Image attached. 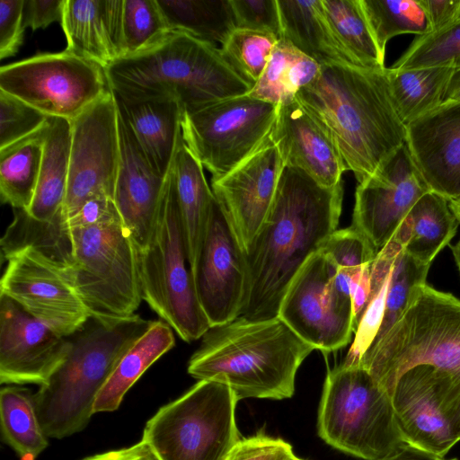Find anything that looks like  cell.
<instances>
[{
  "mask_svg": "<svg viewBox=\"0 0 460 460\" xmlns=\"http://www.w3.org/2000/svg\"><path fill=\"white\" fill-rule=\"evenodd\" d=\"M454 70L448 66L387 68L393 102L405 126L443 102Z\"/></svg>",
  "mask_w": 460,
  "mask_h": 460,
  "instance_id": "836d02e7",
  "label": "cell"
},
{
  "mask_svg": "<svg viewBox=\"0 0 460 460\" xmlns=\"http://www.w3.org/2000/svg\"><path fill=\"white\" fill-rule=\"evenodd\" d=\"M290 460H303V459L298 458L297 456H294Z\"/></svg>",
  "mask_w": 460,
  "mask_h": 460,
  "instance_id": "91938a15",
  "label": "cell"
},
{
  "mask_svg": "<svg viewBox=\"0 0 460 460\" xmlns=\"http://www.w3.org/2000/svg\"><path fill=\"white\" fill-rule=\"evenodd\" d=\"M269 137L284 165L305 172L323 187L341 181L347 170L332 136L296 99L278 105Z\"/></svg>",
  "mask_w": 460,
  "mask_h": 460,
  "instance_id": "7402d4cb",
  "label": "cell"
},
{
  "mask_svg": "<svg viewBox=\"0 0 460 460\" xmlns=\"http://www.w3.org/2000/svg\"><path fill=\"white\" fill-rule=\"evenodd\" d=\"M284 166L278 148L268 137L235 168L212 177L213 194L228 217L243 251L270 212Z\"/></svg>",
  "mask_w": 460,
  "mask_h": 460,
  "instance_id": "ffe728a7",
  "label": "cell"
},
{
  "mask_svg": "<svg viewBox=\"0 0 460 460\" xmlns=\"http://www.w3.org/2000/svg\"><path fill=\"white\" fill-rule=\"evenodd\" d=\"M321 66L291 43L279 39L259 80L247 93L275 105L296 99L320 75Z\"/></svg>",
  "mask_w": 460,
  "mask_h": 460,
  "instance_id": "d6a6232c",
  "label": "cell"
},
{
  "mask_svg": "<svg viewBox=\"0 0 460 460\" xmlns=\"http://www.w3.org/2000/svg\"><path fill=\"white\" fill-rule=\"evenodd\" d=\"M66 0H23L22 22L32 31L62 21Z\"/></svg>",
  "mask_w": 460,
  "mask_h": 460,
  "instance_id": "c3c4849f",
  "label": "cell"
},
{
  "mask_svg": "<svg viewBox=\"0 0 460 460\" xmlns=\"http://www.w3.org/2000/svg\"><path fill=\"white\" fill-rule=\"evenodd\" d=\"M172 31L223 44L236 29L231 0H156Z\"/></svg>",
  "mask_w": 460,
  "mask_h": 460,
  "instance_id": "d590c367",
  "label": "cell"
},
{
  "mask_svg": "<svg viewBox=\"0 0 460 460\" xmlns=\"http://www.w3.org/2000/svg\"><path fill=\"white\" fill-rule=\"evenodd\" d=\"M172 31L156 0H122V58L155 46Z\"/></svg>",
  "mask_w": 460,
  "mask_h": 460,
  "instance_id": "f35d334b",
  "label": "cell"
},
{
  "mask_svg": "<svg viewBox=\"0 0 460 460\" xmlns=\"http://www.w3.org/2000/svg\"><path fill=\"white\" fill-rule=\"evenodd\" d=\"M48 119L37 109L0 90V149L35 133Z\"/></svg>",
  "mask_w": 460,
  "mask_h": 460,
  "instance_id": "ee69618b",
  "label": "cell"
},
{
  "mask_svg": "<svg viewBox=\"0 0 460 460\" xmlns=\"http://www.w3.org/2000/svg\"><path fill=\"white\" fill-rule=\"evenodd\" d=\"M452 253L457 266L458 271L460 273V239L458 242L451 247Z\"/></svg>",
  "mask_w": 460,
  "mask_h": 460,
  "instance_id": "680465c9",
  "label": "cell"
},
{
  "mask_svg": "<svg viewBox=\"0 0 460 460\" xmlns=\"http://www.w3.org/2000/svg\"><path fill=\"white\" fill-rule=\"evenodd\" d=\"M111 90L138 99H172L183 112L247 94L252 88L214 43L172 31L155 46L106 68Z\"/></svg>",
  "mask_w": 460,
  "mask_h": 460,
  "instance_id": "277c9868",
  "label": "cell"
},
{
  "mask_svg": "<svg viewBox=\"0 0 460 460\" xmlns=\"http://www.w3.org/2000/svg\"><path fill=\"white\" fill-rule=\"evenodd\" d=\"M236 28L271 33L281 39L277 0H231Z\"/></svg>",
  "mask_w": 460,
  "mask_h": 460,
  "instance_id": "f6af8a7d",
  "label": "cell"
},
{
  "mask_svg": "<svg viewBox=\"0 0 460 460\" xmlns=\"http://www.w3.org/2000/svg\"><path fill=\"white\" fill-rule=\"evenodd\" d=\"M153 322L137 314L115 323L90 317L67 337V357L33 394L48 438H66L87 426L95 400L119 360Z\"/></svg>",
  "mask_w": 460,
  "mask_h": 460,
  "instance_id": "5b68a950",
  "label": "cell"
},
{
  "mask_svg": "<svg viewBox=\"0 0 460 460\" xmlns=\"http://www.w3.org/2000/svg\"><path fill=\"white\" fill-rule=\"evenodd\" d=\"M83 460H160V458L151 446L141 439L131 447L94 455Z\"/></svg>",
  "mask_w": 460,
  "mask_h": 460,
  "instance_id": "f5cc1de1",
  "label": "cell"
},
{
  "mask_svg": "<svg viewBox=\"0 0 460 460\" xmlns=\"http://www.w3.org/2000/svg\"><path fill=\"white\" fill-rule=\"evenodd\" d=\"M449 208L460 224V196L448 202Z\"/></svg>",
  "mask_w": 460,
  "mask_h": 460,
  "instance_id": "6f0895ef",
  "label": "cell"
},
{
  "mask_svg": "<svg viewBox=\"0 0 460 460\" xmlns=\"http://www.w3.org/2000/svg\"><path fill=\"white\" fill-rule=\"evenodd\" d=\"M279 40L271 33L236 28L222 44L221 50L233 69L253 87Z\"/></svg>",
  "mask_w": 460,
  "mask_h": 460,
  "instance_id": "60d3db41",
  "label": "cell"
},
{
  "mask_svg": "<svg viewBox=\"0 0 460 460\" xmlns=\"http://www.w3.org/2000/svg\"><path fill=\"white\" fill-rule=\"evenodd\" d=\"M328 22L338 40L358 66L383 69L379 49L364 13L361 0H322Z\"/></svg>",
  "mask_w": 460,
  "mask_h": 460,
  "instance_id": "8d00e7d4",
  "label": "cell"
},
{
  "mask_svg": "<svg viewBox=\"0 0 460 460\" xmlns=\"http://www.w3.org/2000/svg\"><path fill=\"white\" fill-rule=\"evenodd\" d=\"M424 7L432 31L460 18V0H420Z\"/></svg>",
  "mask_w": 460,
  "mask_h": 460,
  "instance_id": "816d5d0a",
  "label": "cell"
},
{
  "mask_svg": "<svg viewBox=\"0 0 460 460\" xmlns=\"http://www.w3.org/2000/svg\"><path fill=\"white\" fill-rule=\"evenodd\" d=\"M429 66L460 68V18L417 37L391 67L407 70Z\"/></svg>",
  "mask_w": 460,
  "mask_h": 460,
  "instance_id": "ab89813d",
  "label": "cell"
},
{
  "mask_svg": "<svg viewBox=\"0 0 460 460\" xmlns=\"http://www.w3.org/2000/svg\"><path fill=\"white\" fill-rule=\"evenodd\" d=\"M405 144L429 190L460 196V101L442 102L406 126Z\"/></svg>",
  "mask_w": 460,
  "mask_h": 460,
  "instance_id": "44dd1931",
  "label": "cell"
},
{
  "mask_svg": "<svg viewBox=\"0 0 460 460\" xmlns=\"http://www.w3.org/2000/svg\"><path fill=\"white\" fill-rule=\"evenodd\" d=\"M119 132L120 164L113 199L137 252H140L149 243L165 177L151 166L119 116Z\"/></svg>",
  "mask_w": 460,
  "mask_h": 460,
  "instance_id": "603a6c76",
  "label": "cell"
},
{
  "mask_svg": "<svg viewBox=\"0 0 460 460\" xmlns=\"http://www.w3.org/2000/svg\"><path fill=\"white\" fill-rule=\"evenodd\" d=\"M317 427L331 447L363 460H379L403 443L391 396L359 364L327 373Z\"/></svg>",
  "mask_w": 460,
  "mask_h": 460,
  "instance_id": "ba28073f",
  "label": "cell"
},
{
  "mask_svg": "<svg viewBox=\"0 0 460 460\" xmlns=\"http://www.w3.org/2000/svg\"><path fill=\"white\" fill-rule=\"evenodd\" d=\"M0 294L64 337L91 317L68 274L31 248L7 260Z\"/></svg>",
  "mask_w": 460,
  "mask_h": 460,
  "instance_id": "2e32d148",
  "label": "cell"
},
{
  "mask_svg": "<svg viewBox=\"0 0 460 460\" xmlns=\"http://www.w3.org/2000/svg\"><path fill=\"white\" fill-rule=\"evenodd\" d=\"M71 229V281L90 316L115 323L135 315L142 300L137 252L120 216Z\"/></svg>",
  "mask_w": 460,
  "mask_h": 460,
  "instance_id": "9c48e42d",
  "label": "cell"
},
{
  "mask_svg": "<svg viewBox=\"0 0 460 460\" xmlns=\"http://www.w3.org/2000/svg\"><path fill=\"white\" fill-rule=\"evenodd\" d=\"M277 108L244 94L183 112V141L212 177L224 175L269 137Z\"/></svg>",
  "mask_w": 460,
  "mask_h": 460,
  "instance_id": "8fae6325",
  "label": "cell"
},
{
  "mask_svg": "<svg viewBox=\"0 0 460 460\" xmlns=\"http://www.w3.org/2000/svg\"><path fill=\"white\" fill-rule=\"evenodd\" d=\"M460 101V68L455 69L447 84L444 102Z\"/></svg>",
  "mask_w": 460,
  "mask_h": 460,
  "instance_id": "11a10c76",
  "label": "cell"
},
{
  "mask_svg": "<svg viewBox=\"0 0 460 460\" xmlns=\"http://www.w3.org/2000/svg\"><path fill=\"white\" fill-rule=\"evenodd\" d=\"M358 364L390 396L405 371L431 366L451 381L450 407L460 396V300L426 282L415 286L398 320Z\"/></svg>",
  "mask_w": 460,
  "mask_h": 460,
  "instance_id": "8992f818",
  "label": "cell"
},
{
  "mask_svg": "<svg viewBox=\"0 0 460 460\" xmlns=\"http://www.w3.org/2000/svg\"><path fill=\"white\" fill-rule=\"evenodd\" d=\"M174 344L172 328L163 320L154 321L119 360L95 400L94 413L118 410L132 385Z\"/></svg>",
  "mask_w": 460,
  "mask_h": 460,
  "instance_id": "f546056e",
  "label": "cell"
},
{
  "mask_svg": "<svg viewBox=\"0 0 460 460\" xmlns=\"http://www.w3.org/2000/svg\"><path fill=\"white\" fill-rule=\"evenodd\" d=\"M238 400L220 382L199 380L146 422L142 439L160 460H226L241 439Z\"/></svg>",
  "mask_w": 460,
  "mask_h": 460,
  "instance_id": "30bf717a",
  "label": "cell"
},
{
  "mask_svg": "<svg viewBox=\"0 0 460 460\" xmlns=\"http://www.w3.org/2000/svg\"><path fill=\"white\" fill-rule=\"evenodd\" d=\"M119 215L112 198L99 196L87 200L69 219V224L71 228L90 226Z\"/></svg>",
  "mask_w": 460,
  "mask_h": 460,
  "instance_id": "681fc988",
  "label": "cell"
},
{
  "mask_svg": "<svg viewBox=\"0 0 460 460\" xmlns=\"http://www.w3.org/2000/svg\"><path fill=\"white\" fill-rule=\"evenodd\" d=\"M47 127L48 121L35 133L0 149V198L13 209L28 210L32 202Z\"/></svg>",
  "mask_w": 460,
  "mask_h": 460,
  "instance_id": "1f68e13d",
  "label": "cell"
},
{
  "mask_svg": "<svg viewBox=\"0 0 460 460\" xmlns=\"http://www.w3.org/2000/svg\"><path fill=\"white\" fill-rule=\"evenodd\" d=\"M122 0H66V50L103 69L122 58Z\"/></svg>",
  "mask_w": 460,
  "mask_h": 460,
  "instance_id": "cb8c5ba5",
  "label": "cell"
},
{
  "mask_svg": "<svg viewBox=\"0 0 460 460\" xmlns=\"http://www.w3.org/2000/svg\"><path fill=\"white\" fill-rule=\"evenodd\" d=\"M405 222L408 227L406 253L429 267L455 236L459 225L448 201L431 190L413 205Z\"/></svg>",
  "mask_w": 460,
  "mask_h": 460,
  "instance_id": "4dcf8cb0",
  "label": "cell"
},
{
  "mask_svg": "<svg viewBox=\"0 0 460 460\" xmlns=\"http://www.w3.org/2000/svg\"><path fill=\"white\" fill-rule=\"evenodd\" d=\"M373 36L385 55L387 42L401 34L423 36L432 32L420 0H361Z\"/></svg>",
  "mask_w": 460,
  "mask_h": 460,
  "instance_id": "74e56055",
  "label": "cell"
},
{
  "mask_svg": "<svg viewBox=\"0 0 460 460\" xmlns=\"http://www.w3.org/2000/svg\"><path fill=\"white\" fill-rule=\"evenodd\" d=\"M0 425L4 442L20 460H37L49 445L33 394L28 389L16 386L1 389Z\"/></svg>",
  "mask_w": 460,
  "mask_h": 460,
  "instance_id": "e575fe53",
  "label": "cell"
},
{
  "mask_svg": "<svg viewBox=\"0 0 460 460\" xmlns=\"http://www.w3.org/2000/svg\"><path fill=\"white\" fill-rule=\"evenodd\" d=\"M318 252L337 269L348 270L372 263L377 253L368 239L352 226L331 234Z\"/></svg>",
  "mask_w": 460,
  "mask_h": 460,
  "instance_id": "7bdbcfd3",
  "label": "cell"
},
{
  "mask_svg": "<svg viewBox=\"0 0 460 460\" xmlns=\"http://www.w3.org/2000/svg\"><path fill=\"white\" fill-rule=\"evenodd\" d=\"M292 446L262 432L241 438L226 460H290Z\"/></svg>",
  "mask_w": 460,
  "mask_h": 460,
  "instance_id": "bcb514c9",
  "label": "cell"
},
{
  "mask_svg": "<svg viewBox=\"0 0 460 460\" xmlns=\"http://www.w3.org/2000/svg\"><path fill=\"white\" fill-rule=\"evenodd\" d=\"M404 244L405 243L394 261L386 296L385 315L375 341L383 336L398 320L406 307L412 288L419 284L426 282L430 268L420 264L407 254L404 250Z\"/></svg>",
  "mask_w": 460,
  "mask_h": 460,
  "instance_id": "b9f144b4",
  "label": "cell"
},
{
  "mask_svg": "<svg viewBox=\"0 0 460 460\" xmlns=\"http://www.w3.org/2000/svg\"><path fill=\"white\" fill-rule=\"evenodd\" d=\"M71 146V121L49 117L39 181L28 210L31 217L50 221L66 215Z\"/></svg>",
  "mask_w": 460,
  "mask_h": 460,
  "instance_id": "83f0119b",
  "label": "cell"
},
{
  "mask_svg": "<svg viewBox=\"0 0 460 460\" xmlns=\"http://www.w3.org/2000/svg\"><path fill=\"white\" fill-rule=\"evenodd\" d=\"M379 460H448L435 454L402 443Z\"/></svg>",
  "mask_w": 460,
  "mask_h": 460,
  "instance_id": "db71d44e",
  "label": "cell"
},
{
  "mask_svg": "<svg viewBox=\"0 0 460 460\" xmlns=\"http://www.w3.org/2000/svg\"><path fill=\"white\" fill-rule=\"evenodd\" d=\"M337 268L320 252L301 267L284 295L278 316L323 353L346 347L355 332L351 297L333 284Z\"/></svg>",
  "mask_w": 460,
  "mask_h": 460,
  "instance_id": "4fadbf2b",
  "label": "cell"
},
{
  "mask_svg": "<svg viewBox=\"0 0 460 460\" xmlns=\"http://www.w3.org/2000/svg\"><path fill=\"white\" fill-rule=\"evenodd\" d=\"M0 90L71 121L111 88L102 66L65 49L3 66Z\"/></svg>",
  "mask_w": 460,
  "mask_h": 460,
  "instance_id": "7c38bea8",
  "label": "cell"
},
{
  "mask_svg": "<svg viewBox=\"0 0 460 460\" xmlns=\"http://www.w3.org/2000/svg\"><path fill=\"white\" fill-rule=\"evenodd\" d=\"M296 99L330 133L358 183L405 144L406 127L393 102L387 67L321 66L318 77Z\"/></svg>",
  "mask_w": 460,
  "mask_h": 460,
  "instance_id": "7a4b0ae2",
  "label": "cell"
},
{
  "mask_svg": "<svg viewBox=\"0 0 460 460\" xmlns=\"http://www.w3.org/2000/svg\"><path fill=\"white\" fill-rule=\"evenodd\" d=\"M168 173L173 182L192 270L206 236L215 196L206 181L203 166L183 138Z\"/></svg>",
  "mask_w": 460,
  "mask_h": 460,
  "instance_id": "484cf974",
  "label": "cell"
},
{
  "mask_svg": "<svg viewBox=\"0 0 460 460\" xmlns=\"http://www.w3.org/2000/svg\"><path fill=\"white\" fill-rule=\"evenodd\" d=\"M70 341L0 294V381L45 384L61 366Z\"/></svg>",
  "mask_w": 460,
  "mask_h": 460,
  "instance_id": "d6986e66",
  "label": "cell"
},
{
  "mask_svg": "<svg viewBox=\"0 0 460 460\" xmlns=\"http://www.w3.org/2000/svg\"><path fill=\"white\" fill-rule=\"evenodd\" d=\"M452 429L458 440H460V396L449 407L447 411Z\"/></svg>",
  "mask_w": 460,
  "mask_h": 460,
  "instance_id": "9f6ffc18",
  "label": "cell"
},
{
  "mask_svg": "<svg viewBox=\"0 0 460 460\" xmlns=\"http://www.w3.org/2000/svg\"><path fill=\"white\" fill-rule=\"evenodd\" d=\"M277 1L281 23V39L291 43L320 66H357L331 28L322 0Z\"/></svg>",
  "mask_w": 460,
  "mask_h": 460,
  "instance_id": "4316f807",
  "label": "cell"
},
{
  "mask_svg": "<svg viewBox=\"0 0 460 460\" xmlns=\"http://www.w3.org/2000/svg\"><path fill=\"white\" fill-rule=\"evenodd\" d=\"M118 113L151 166L166 177L182 140V111L172 99H138L111 90Z\"/></svg>",
  "mask_w": 460,
  "mask_h": 460,
  "instance_id": "d4e9b609",
  "label": "cell"
},
{
  "mask_svg": "<svg viewBox=\"0 0 460 460\" xmlns=\"http://www.w3.org/2000/svg\"><path fill=\"white\" fill-rule=\"evenodd\" d=\"M370 266L371 263L363 266L360 270L352 276L350 281V297L355 331L367 306L370 297Z\"/></svg>",
  "mask_w": 460,
  "mask_h": 460,
  "instance_id": "f907efd6",
  "label": "cell"
},
{
  "mask_svg": "<svg viewBox=\"0 0 460 460\" xmlns=\"http://www.w3.org/2000/svg\"><path fill=\"white\" fill-rule=\"evenodd\" d=\"M429 190L404 144L358 184L351 226L378 252L400 230L413 205Z\"/></svg>",
  "mask_w": 460,
  "mask_h": 460,
  "instance_id": "e0dca14e",
  "label": "cell"
},
{
  "mask_svg": "<svg viewBox=\"0 0 460 460\" xmlns=\"http://www.w3.org/2000/svg\"><path fill=\"white\" fill-rule=\"evenodd\" d=\"M192 275L198 300L211 327L242 314L249 289L245 253L216 198Z\"/></svg>",
  "mask_w": 460,
  "mask_h": 460,
  "instance_id": "9a60e30c",
  "label": "cell"
},
{
  "mask_svg": "<svg viewBox=\"0 0 460 460\" xmlns=\"http://www.w3.org/2000/svg\"><path fill=\"white\" fill-rule=\"evenodd\" d=\"M137 252L142 299L184 341L211 327L197 297L172 180L164 191L147 246Z\"/></svg>",
  "mask_w": 460,
  "mask_h": 460,
  "instance_id": "52a82bcc",
  "label": "cell"
},
{
  "mask_svg": "<svg viewBox=\"0 0 460 460\" xmlns=\"http://www.w3.org/2000/svg\"><path fill=\"white\" fill-rule=\"evenodd\" d=\"M452 398L450 379L435 367L419 365L405 371L391 394L403 442L445 457L459 441L447 415Z\"/></svg>",
  "mask_w": 460,
  "mask_h": 460,
  "instance_id": "ac0fdd59",
  "label": "cell"
},
{
  "mask_svg": "<svg viewBox=\"0 0 460 460\" xmlns=\"http://www.w3.org/2000/svg\"><path fill=\"white\" fill-rule=\"evenodd\" d=\"M3 260L31 248L36 250L71 279L75 264L74 242L69 220L62 215L50 221L33 218L26 210L13 209V218L0 242Z\"/></svg>",
  "mask_w": 460,
  "mask_h": 460,
  "instance_id": "f1b7e54d",
  "label": "cell"
},
{
  "mask_svg": "<svg viewBox=\"0 0 460 460\" xmlns=\"http://www.w3.org/2000/svg\"><path fill=\"white\" fill-rule=\"evenodd\" d=\"M342 199L341 181L323 187L305 172L284 166L270 212L244 251L249 289L241 316H278L296 274L337 230Z\"/></svg>",
  "mask_w": 460,
  "mask_h": 460,
  "instance_id": "6da1fadb",
  "label": "cell"
},
{
  "mask_svg": "<svg viewBox=\"0 0 460 460\" xmlns=\"http://www.w3.org/2000/svg\"><path fill=\"white\" fill-rule=\"evenodd\" d=\"M23 0L0 1V58L15 55L23 41Z\"/></svg>",
  "mask_w": 460,
  "mask_h": 460,
  "instance_id": "7dc6e473",
  "label": "cell"
},
{
  "mask_svg": "<svg viewBox=\"0 0 460 460\" xmlns=\"http://www.w3.org/2000/svg\"><path fill=\"white\" fill-rule=\"evenodd\" d=\"M120 164L119 114L111 90L71 120L64 211L68 220L89 199H113Z\"/></svg>",
  "mask_w": 460,
  "mask_h": 460,
  "instance_id": "5bb4252c",
  "label": "cell"
},
{
  "mask_svg": "<svg viewBox=\"0 0 460 460\" xmlns=\"http://www.w3.org/2000/svg\"><path fill=\"white\" fill-rule=\"evenodd\" d=\"M448 460H457L456 458H451V459H448Z\"/></svg>",
  "mask_w": 460,
  "mask_h": 460,
  "instance_id": "94428289",
  "label": "cell"
},
{
  "mask_svg": "<svg viewBox=\"0 0 460 460\" xmlns=\"http://www.w3.org/2000/svg\"><path fill=\"white\" fill-rule=\"evenodd\" d=\"M314 350L279 316L251 320L239 316L212 326L188 363L199 380L228 385L237 400L290 398L296 372Z\"/></svg>",
  "mask_w": 460,
  "mask_h": 460,
  "instance_id": "3957f363",
  "label": "cell"
}]
</instances>
